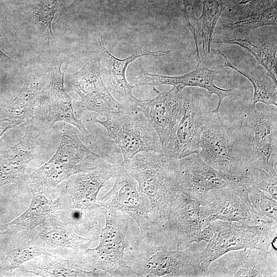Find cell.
Here are the masks:
<instances>
[{"label":"cell","mask_w":277,"mask_h":277,"mask_svg":"<svg viewBox=\"0 0 277 277\" xmlns=\"http://www.w3.org/2000/svg\"><path fill=\"white\" fill-rule=\"evenodd\" d=\"M100 210L106 223L101 229L99 244L78 252L75 259L79 266L104 271L109 276H138L125 260L126 251L142 238L136 223L120 211L104 207Z\"/></svg>","instance_id":"cell-1"},{"label":"cell","mask_w":277,"mask_h":277,"mask_svg":"<svg viewBox=\"0 0 277 277\" xmlns=\"http://www.w3.org/2000/svg\"><path fill=\"white\" fill-rule=\"evenodd\" d=\"M207 244L201 241L184 250H169L144 237L126 251L125 260L138 276L206 277L208 266L203 253Z\"/></svg>","instance_id":"cell-2"},{"label":"cell","mask_w":277,"mask_h":277,"mask_svg":"<svg viewBox=\"0 0 277 277\" xmlns=\"http://www.w3.org/2000/svg\"><path fill=\"white\" fill-rule=\"evenodd\" d=\"M231 124L246 170L261 169L277 175L276 107L251 104Z\"/></svg>","instance_id":"cell-3"},{"label":"cell","mask_w":277,"mask_h":277,"mask_svg":"<svg viewBox=\"0 0 277 277\" xmlns=\"http://www.w3.org/2000/svg\"><path fill=\"white\" fill-rule=\"evenodd\" d=\"M73 126L65 123L62 139L55 154L26 179L33 190L43 191L56 187L72 175L90 172L112 164L88 149Z\"/></svg>","instance_id":"cell-4"},{"label":"cell","mask_w":277,"mask_h":277,"mask_svg":"<svg viewBox=\"0 0 277 277\" xmlns=\"http://www.w3.org/2000/svg\"><path fill=\"white\" fill-rule=\"evenodd\" d=\"M136 180L138 189L158 210L157 221L166 222L170 203L180 191L172 173L170 159L164 153L142 152L123 164Z\"/></svg>","instance_id":"cell-5"},{"label":"cell","mask_w":277,"mask_h":277,"mask_svg":"<svg viewBox=\"0 0 277 277\" xmlns=\"http://www.w3.org/2000/svg\"><path fill=\"white\" fill-rule=\"evenodd\" d=\"M105 121L94 122L104 126L123 155L122 163L129 162L142 152L164 153L159 136L146 116L125 105L124 108L107 114Z\"/></svg>","instance_id":"cell-6"},{"label":"cell","mask_w":277,"mask_h":277,"mask_svg":"<svg viewBox=\"0 0 277 277\" xmlns=\"http://www.w3.org/2000/svg\"><path fill=\"white\" fill-rule=\"evenodd\" d=\"M210 225L213 234L203 253L204 262L208 266L231 251L244 248L268 250L277 236V221L274 220L265 221L256 225L216 220Z\"/></svg>","instance_id":"cell-7"},{"label":"cell","mask_w":277,"mask_h":277,"mask_svg":"<svg viewBox=\"0 0 277 277\" xmlns=\"http://www.w3.org/2000/svg\"><path fill=\"white\" fill-rule=\"evenodd\" d=\"M197 154L205 163L223 173L235 176L245 175V166L231 123L212 112L201 135Z\"/></svg>","instance_id":"cell-8"},{"label":"cell","mask_w":277,"mask_h":277,"mask_svg":"<svg viewBox=\"0 0 277 277\" xmlns=\"http://www.w3.org/2000/svg\"><path fill=\"white\" fill-rule=\"evenodd\" d=\"M200 212L203 227L216 220L245 225H256L265 221L254 211L249 199L248 185L243 183L213 189L203 195Z\"/></svg>","instance_id":"cell-9"},{"label":"cell","mask_w":277,"mask_h":277,"mask_svg":"<svg viewBox=\"0 0 277 277\" xmlns=\"http://www.w3.org/2000/svg\"><path fill=\"white\" fill-rule=\"evenodd\" d=\"M207 96L186 87L184 89L183 113L171 141L164 151L168 158L177 160L197 154L201 135L212 114Z\"/></svg>","instance_id":"cell-10"},{"label":"cell","mask_w":277,"mask_h":277,"mask_svg":"<svg viewBox=\"0 0 277 277\" xmlns=\"http://www.w3.org/2000/svg\"><path fill=\"white\" fill-rule=\"evenodd\" d=\"M115 182L109 191L97 199L101 207L123 212L131 217L138 226L141 238L154 227L156 221L149 214L155 209L149 198L137 187V182L127 167L118 164Z\"/></svg>","instance_id":"cell-11"},{"label":"cell","mask_w":277,"mask_h":277,"mask_svg":"<svg viewBox=\"0 0 277 277\" xmlns=\"http://www.w3.org/2000/svg\"><path fill=\"white\" fill-rule=\"evenodd\" d=\"M160 225L159 234L168 249H185L200 242L204 225L200 201L180 190L169 205L166 222Z\"/></svg>","instance_id":"cell-12"},{"label":"cell","mask_w":277,"mask_h":277,"mask_svg":"<svg viewBox=\"0 0 277 277\" xmlns=\"http://www.w3.org/2000/svg\"><path fill=\"white\" fill-rule=\"evenodd\" d=\"M170 166L177 189L200 201L203 195L210 190L243 183V176L219 171L205 163L197 154L181 159H170Z\"/></svg>","instance_id":"cell-13"},{"label":"cell","mask_w":277,"mask_h":277,"mask_svg":"<svg viewBox=\"0 0 277 277\" xmlns=\"http://www.w3.org/2000/svg\"><path fill=\"white\" fill-rule=\"evenodd\" d=\"M100 57L87 62L77 72L65 77L67 90L77 93L84 110L105 116L109 112L125 108L116 101L106 87L101 73Z\"/></svg>","instance_id":"cell-14"},{"label":"cell","mask_w":277,"mask_h":277,"mask_svg":"<svg viewBox=\"0 0 277 277\" xmlns=\"http://www.w3.org/2000/svg\"><path fill=\"white\" fill-rule=\"evenodd\" d=\"M277 276V251L272 243L268 250L244 248L228 252L212 261L208 276Z\"/></svg>","instance_id":"cell-15"},{"label":"cell","mask_w":277,"mask_h":277,"mask_svg":"<svg viewBox=\"0 0 277 277\" xmlns=\"http://www.w3.org/2000/svg\"><path fill=\"white\" fill-rule=\"evenodd\" d=\"M62 61L53 64L51 81L46 97L39 100L35 109L32 122L45 131L57 122L63 121L76 127L83 137H88L89 133L83 122L75 115L70 97L64 87V74L61 71Z\"/></svg>","instance_id":"cell-16"},{"label":"cell","mask_w":277,"mask_h":277,"mask_svg":"<svg viewBox=\"0 0 277 277\" xmlns=\"http://www.w3.org/2000/svg\"><path fill=\"white\" fill-rule=\"evenodd\" d=\"M186 24L193 36L195 45V57L197 63L195 69L187 73L176 76L143 73L138 76V83L135 87L141 85H170L181 88L187 87L204 88L207 90L209 96L212 94H215L217 96L219 100L217 105L211 111L217 116L220 117V109L223 100L225 97L233 95L234 89H222L215 85L214 81L219 79V72L216 70L210 69L203 64L200 56L196 30L190 20L187 21Z\"/></svg>","instance_id":"cell-17"},{"label":"cell","mask_w":277,"mask_h":277,"mask_svg":"<svg viewBox=\"0 0 277 277\" xmlns=\"http://www.w3.org/2000/svg\"><path fill=\"white\" fill-rule=\"evenodd\" d=\"M173 87L161 92L154 87L157 95L150 100H143L137 109L147 118L156 132L163 149L167 147L183 113V90Z\"/></svg>","instance_id":"cell-18"},{"label":"cell","mask_w":277,"mask_h":277,"mask_svg":"<svg viewBox=\"0 0 277 277\" xmlns=\"http://www.w3.org/2000/svg\"><path fill=\"white\" fill-rule=\"evenodd\" d=\"M22 138L9 149L0 151V186L8 183L23 184L29 163L41 151L40 137L44 130L31 121L26 124Z\"/></svg>","instance_id":"cell-19"},{"label":"cell","mask_w":277,"mask_h":277,"mask_svg":"<svg viewBox=\"0 0 277 277\" xmlns=\"http://www.w3.org/2000/svg\"><path fill=\"white\" fill-rule=\"evenodd\" d=\"M117 165L111 164L94 171L70 176L66 182L64 194L70 207L83 210H100L97 195L102 187L109 185L115 178Z\"/></svg>","instance_id":"cell-20"},{"label":"cell","mask_w":277,"mask_h":277,"mask_svg":"<svg viewBox=\"0 0 277 277\" xmlns=\"http://www.w3.org/2000/svg\"><path fill=\"white\" fill-rule=\"evenodd\" d=\"M100 61L109 72V82L111 88L119 93L125 100L126 106L137 111L143 100L136 98L132 94L131 86L127 81L126 72L129 65L136 58L144 56L161 57L169 54L170 50L152 51L145 47L136 48L125 58H117L105 47L102 34L100 35Z\"/></svg>","instance_id":"cell-21"},{"label":"cell","mask_w":277,"mask_h":277,"mask_svg":"<svg viewBox=\"0 0 277 277\" xmlns=\"http://www.w3.org/2000/svg\"><path fill=\"white\" fill-rule=\"evenodd\" d=\"M44 84L42 75L34 71L32 72L0 118L11 129L24 122L27 124L31 121L34 114L35 105Z\"/></svg>","instance_id":"cell-22"},{"label":"cell","mask_w":277,"mask_h":277,"mask_svg":"<svg viewBox=\"0 0 277 277\" xmlns=\"http://www.w3.org/2000/svg\"><path fill=\"white\" fill-rule=\"evenodd\" d=\"M277 3L259 11L236 13L226 18L220 28L236 37H247L259 27L276 26Z\"/></svg>","instance_id":"cell-23"},{"label":"cell","mask_w":277,"mask_h":277,"mask_svg":"<svg viewBox=\"0 0 277 277\" xmlns=\"http://www.w3.org/2000/svg\"><path fill=\"white\" fill-rule=\"evenodd\" d=\"M232 1L203 0L201 15L196 18L194 12H192L199 34L197 37L200 38L204 58L210 53L211 45L217 23Z\"/></svg>","instance_id":"cell-24"},{"label":"cell","mask_w":277,"mask_h":277,"mask_svg":"<svg viewBox=\"0 0 277 277\" xmlns=\"http://www.w3.org/2000/svg\"><path fill=\"white\" fill-rule=\"evenodd\" d=\"M32 198L28 208L10 223L2 225L1 230L12 232L32 230L45 222L52 211L53 205L42 191L31 189Z\"/></svg>","instance_id":"cell-25"},{"label":"cell","mask_w":277,"mask_h":277,"mask_svg":"<svg viewBox=\"0 0 277 277\" xmlns=\"http://www.w3.org/2000/svg\"><path fill=\"white\" fill-rule=\"evenodd\" d=\"M39 236L48 246L68 248L78 251L88 248L94 240L93 238L82 237L72 230L58 225L44 227Z\"/></svg>","instance_id":"cell-26"},{"label":"cell","mask_w":277,"mask_h":277,"mask_svg":"<svg viewBox=\"0 0 277 277\" xmlns=\"http://www.w3.org/2000/svg\"><path fill=\"white\" fill-rule=\"evenodd\" d=\"M36 267L30 269V272L42 276H105L100 270L87 271L80 268L75 260L64 261L48 258Z\"/></svg>","instance_id":"cell-27"},{"label":"cell","mask_w":277,"mask_h":277,"mask_svg":"<svg viewBox=\"0 0 277 277\" xmlns=\"http://www.w3.org/2000/svg\"><path fill=\"white\" fill-rule=\"evenodd\" d=\"M225 59L223 67H228L237 71L246 77L251 83L253 88V97L252 105L255 107L259 103L266 105H273L277 107V84L267 75L261 80L256 78L252 75L241 71L233 65L227 58L226 55L217 50Z\"/></svg>","instance_id":"cell-28"},{"label":"cell","mask_w":277,"mask_h":277,"mask_svg":"<svg viewBox=\"0 0 277 277\" xmlns=\"http://www.w3.org/2000/svg\"><path fill=\"white\" fill-rule=\"evenodd\" d=\"M220 43L237 45L250 52L266 70L267 75L277 84L276 48L258 45L247 39H225Z\"/></svg>","instance_id":"cell-29"},{"label":"cell","mask_w":277,"mask_h":277,"mask_svg":"<svg viewBox=\"0 0 277 277\" xmlns=\"http://www.w3.org/2000/svg\"><path fill=\"white\" fill-rule=\"evenodd\" d=\"M248 185V196L251 206L256 214L264 221H277V204L263 190Z\"/></svg>","instance_id":"cell-30"},{"label":"cell","mask_w":277,"mask_h":277,"mask_svg":"<svg viewBox=\"0 0 277 277\" xmlns=\"http://www.w3.org/2000/svg\"><path fill=\"white\" fill-rule=\"evenodd\" d=\"M245 183L255 186L266 192L273 200L277 201V175L261 169H250L245 175Z\"/></svg>","instance_id":"cell-31"},{"label":"cell","mask_w":277,"mask_h":277,"mask_svg":"<svg viewBox=\"0 0 277 277\" xmlns=\"http://www.w3.org/2000/svg\"><path fill=\"white\" fill-rule=\"evenodd\" d=\"M43 253H45L39 246H35L31 243L24 244L8 254L1 268L2 270L16 268L25 262Z\"/></svg>","instance_id":"cell-32"},{"label":"cell","mask_w":277,"mask_h":277,"mask_svg":"<svg viewBox=\"0 0 277 277\" xmlns=\"http://www.w3.org/2000/svg\"><path fill=\"white\" fill-rule=\"evenodd\" d=\"M57 0H36L33 10L35 18L53 37L51 24L56 12Z\"/></svg>","instance_id":"cell-33"},{"label":"cell","mask_w":277,"mask_h":277,"mask_svg":"<svg viewBox=\"0 0 277 277\" xmlns=\"http://www.w3.org/2000/svg\"><path fill=\"white\" fill-rule=\"evenodd\" d=\"M275 3L276 0H232L228 8L233 12H248L262 10Z\"/></svg>","instance_id":"cell-34"},{"label":"cell","mask_w":277,"mask_h":277,"mask_svg":"<svg viewBox=\"0 0 277 277\" xmlns=\"http://www.w3.org/2000/svg\"><path fill=\"white\" fill-rule=\"evenodd\" d=\"M170 0H168L167 7H168L169 3ZM183 5H184V13L185 20L190 19V16L188 14V8L191 7L192 9H193V6L189 0H182Z\"/></svg>","instance_id":"cell-35"},{"label":"cell","mask_w":277,"mask_h":277,"mask_svg":"<svg viewBox=\"0 0 277 277\" xmlns=\"http://www.w3.org/2000/svg\"><path fill=\"white\" fill-rule=\"evenodd\" d=\"M66 4L68 6H71L80 4L83 2L90 1L92 0H66Z\"/></svg>","instance_id":"cell-36"},{"label":"cell","mask_w":277,"mask_h":277,"mask_svg":"<svg viewBox=\"0 0 277 277\" xmlns=\"http://www.w3.org/2000/svg\"><path fill=\"white\" fill-rule=\"evenodd\" d=\"M11 61V58L5 54L0 49V62H7Z\"/></svg>","instance_id":"cell-37"}]
</instances>
